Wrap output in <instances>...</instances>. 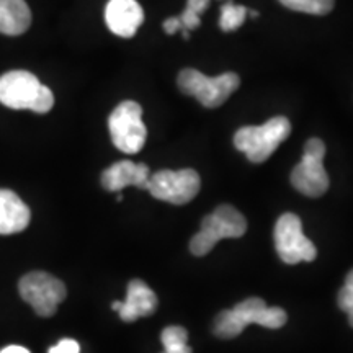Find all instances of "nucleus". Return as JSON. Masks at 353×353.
I'll return each mask as SVG.
<instances>
[{"label":"nucleus","mask_w":353,"mask_h":353,"mask_svg":"<svg viewBox=\"0 0 353 353\" xmlns=\"http://www.w3.org/2000/svg\"><path fill=\"white\" fill-rule=\"evenodd\" d=\"M286 322V312L281 307H268L263 299L249 298L226 309L216 317L213 332L219 339L237 337L247 324H259L267 329H280Z\"/></svg>","instance_id":"nucleus-1"},{"label":"nucleus","mask_w":353,"mask_h":353,"mask_svg":"<svg viewBox=\"0 0 353 353\" xmlns=\"http://www.w3.org/2000/svg\"><path fill=\"white\" fill-rule=\"evenodd\" d=\"M0 103L13 110L44 114L54 107V95L28 70H10L0 77Z\"/></svg>","instance_id":"nucleus-2"},{"label":"nucleus","mask_w":353,"mask_h":353,"mask_svg":"<svg viewBox=\"0 0 353 353\" xmlns=\"http://www.w3.org/2000/svg\"><path fill=\"white\" fill-rule=\"evenodd\" d=\"M247 231V221L231 205H221L201 223L200 232L190 241V252L196 257L210 254L221 239H237Z\"/></svg>","instance_id":"nucleus-3"},{"label":"nucleus","mask_w":353,"mask_h":353,"mask_svg":"<svg viewBox=\"0 0 353 353\" xmlns=\"http://www.w3.org/2000/svg\"><path fill=\"white\" fill-rule=\"evenodd\" d=\"M291 123L285 117H275L262 126H244L234 134V145L254 164H262L288 138Z\"/></svg>","instance_id":"nucleus-4"},{"label":"nucleus","mask_w":353,"mask_h":353,"mask_svg":"<svg viewBox=\"0 0 353 353\" xmlns=\"http://www.w3.org/2000/svg\"><path fill=\"white\" fill-rule=\"evenodd\" d=\"M176 83L185 95L195 97L203 107L218 108L239 88L241 79L234 72L206 77L196 69H183L180 70Z\"/></svg>","instance_id":"nucleus-5"},{"label":"nucleus","mask_w":353,"mask_h":353,"mask_svg":"<svg viewBox=\"0 0 353 353\" xmlns=\"http://www.w3.org/2000/svg\"><path fill=\"white\" fill-rule=\"evenodd\" d=\"M108 130L114 148L125 154L139 152L148 138L141 105L132 100L121 101L110 114Z\"/></svg>","instance_id":"nucleus-6"},{"label":"nucleus","mask_w":353,"mask_h":353,"mask_svg":"<svg viewBox=\"0 0 353 353\" xmlns=\"http://www.w3.org/2000/svg\"><path fill=\"white\" fill-rule=\"evenodd\" d=\"M325 144L311 138L304 145L303 159L291 172V185L304 196L319 198L329 190V175L324 169Z\"/></svg>","instance_id":"nucleus-7"},{"label":"nucleus","mask_w":353,"mask_h":353,"mask_svg":"<svg viewBox=\"0 0 353 353\" xmlns=\"http://www.w3.org/2000/svg\"><path fill=\"white\" fill-rule=\"evenodd\" d=\"M19 291L21 299L41 317L54 316L57 306L68 296V290L63 281L46 272L26 273L20 280Z\"/></svg>","instance_id":"nucleus-8"},{"label":"nucleus","mask_w":353,"mask_h":353,"mask_svg":"<svg viewBox=\"0 0 353 353\" xmlns=\"http://www.w3.org/2000/svg\"><path fill=\"white\" fill-rule=\"evenodd\" d=\"M201 180L196 170H161L149 176L148 192L170 205H187L198 195Z\"/></svg>","instance_id":"nucleus-9"},{"label":"nucleus","mask_w":353,"mask_h":353,"mask_svg":"<svg viewBox=\"0 0 353 353\" xmlns=\"http://www.w3.org/2000/svg\"><path fill=\"white\" fill-rule=\"evenodd\" d=\"M275 249L280 259L288 265L312 262L316 259V245L304 236L301 219L293 213H285L275 224Z\"/></svg>","instance_id":"nucleus-10"},{"label":"nucleus","mask_w":353,"mask_h":353,"mask_svg":"<svg viewBox=\"0 0 353 353\" xmlns=\"http://www.w3.org/2000/svg\"><path fill=\"white\" fill-rule=\"evenodd\" d=\"M105 21L113 34L132 38L144 21L143 7L136 0H110L105 7Z\"/></svg>","instance_id":"nucleus-11"},{"label":"nucleus","mask_w":353,"mask_h":353,"mask_svg":"<svg viewBox=\"0 0 353 353\" xmlns=\"http://www.w3.org/2000/svg\"><path fill=\"white\" fill-rule=\"evenodd\" d=\"M156 293L143 280H131L128 285L126 301H114L112 304L113 311H118L121 321L125 322H134L139 317L151 316L156 311Z\"/></svg>","instance_id":"nucleus-12"},{"label":"nucleus","mask_w":353,"mask_h":353,"mask_svg":"<svg viewBox=\"0 0 353 353\" xmlns=\"http://www.w3.org/2000/svg\"><path fill=\"white\" fill-rule=\"evenodd\" d=\"M149 167L145 164H134L131 161L114 162L112 167L101 174V185L108 192H121L126 187H138L148 190Z\"/></svg>","instance_id":"nucleus-13"},{"label":"nucleus","mask_w":353,"mask_h":353,"mask_svg":"<svg viewBox=\"0 0 353 353\" xmlns=\"http://www.w3.org/2000/svg\"><path fill=\"white\" fill-rule=\"evenodd\" d=\"M32 213L12 190L0 188V236H10L28 228Z\"/></svg>","instance_id":"nucleus-14"},{"label":"nucleus","mask_w":353,"mask_h":353,"mask_svg":"<svg viewBox=\"0 0 353 353\" xmlns=\"http://www.w3.org/2000/svg\"><path fill=\"white\" fill-rule=\"evenodd\" d=\"M32 25V12L25 0H0V33L23 34Z\"/></svg>","instance_id":"nucleus-15"},{"label":"nucleus","mask_w":353,"mask_h":353,"mask_svg":"<svg viewBox=\"0 0 353 353\" xmlns=\"http://www.w3.org/2000/svg\"><path fill=\"white\" fill-rule=\"evenodd\" d=\"M247 8L244 6H236L231 0L224 3L221 7V17H219V28L223 30L224 33L236 32L237 28H241L244 25L247 19Z\"/></svg>","instance_id":"nucleus-16"},{"label":"nucleus","mask_w":353,"mask_h":353,"mask_svg":"<svg viewBox=\"0 0 353 353\" xmlns=\"http://www.w3.org/2000/svg\"><path fill=\"white\" fill-rule=\"evenodd\" d=\"M164 353H193L188 347V332L179 325H170L161 335Z\"/></svg>","instance_id":"nucleus-17"},{"label":"nucleus","mask_w":353,"mask_h":353,"mask_svg":"<svg viewBox=\"0 0 353 353\" xmlns=\"http://www.w3.org/2000/svg\"><path fill=\"white\" fill-rule=\"evenodd\" d=\"M211 0H188L187 2V8L182 12V15L179 17L180 23H182V32H183V38L188 39L190 38V32L195 30L200 26L201 20V13L206 10L210 6Z\"/></svg>","instance_id":"nucleus-18"},{"label":"nucleus","mask_w":353,"mask_h":353,"mask_svg":"<svg viewBox=\"0 0 353 353\" xmlns=\"http://www.w3.org/2000/svg\"><path fill=\"white\" fill-rule=\"evenodd\" d=\"M290 10L309 13V15H327L332 12L335 0H278Z\"/></svg>","instance_id":"nucleus-19"},{"label":"nucleus","mask_w":353,"mask_h":353,"mask_svg":"<svg viewBox=\"0 0 353 353\" xmlns=\"http://www.w3.org/2000/svg\"><path fill=\"white\" fill-rule=\"evenodd\" d=\"M337 304L343 312H347L348 322H350V325L353 327V270L348 273L345 283H343L342 290L339 291Z\"/></svg>","instance_id":"nucleus-20"},{"label":"nucleus","mask_w":353,"mask_h":353,"mask_svg":"<svg viewBox=\"0 0 353 353\" xmlns=\"http://www.w3.org/2000/svg\"><path fill=\"white\" fill-rule=\"evenodd\" d=\"M48 353H81V345L72 339H63L57 345L51 347Z\"/></svg>","instance_id":"nucleus-21"},{"label":"nucleus","mask_w":353,"mask_h":353,"mask_svg":"<svg viewBox=\"0 0 353 353\" xmlns=\"http://www.w3.org/2000/svg\"><path fill=\"white\" fill-rule=\"evenodd\" d=\"M179 30H182V23H180L179 17H170V19H167L164 21V32L167 34H174L179 32Z\"/></svg>","instance_id":"nucleus-22"},{"label":"nucleus","mask_w":353,"mask_h":353,"mask_svg":"<svg viewBox=\"0 0 353 353\" xmlns=\"http://www.w3.org/2000/svg\"><path fill=\"white\" fill-rule=\"evenodd\" d=\"M0 353H30V350L25 347H20V345H10V347L3 348V350H0Z\"/></svg>","instance_id":"nucleus-23"},{"label":"nucleus","mask_w":353,"mask_h":353,"mask_svg":"<svg viewBox=\"0 0 353 353\" xmlns=\"http://www.w3.org/2000/svg\"><path fill=\"white\" fill-rule=\"evenodd\" d=\"M247 15H250V17H254V19H257V17H259V12H255V10H249V12H247Z\"/></svg>","instance_id":"nucleus-24"}]
</instances>
